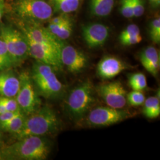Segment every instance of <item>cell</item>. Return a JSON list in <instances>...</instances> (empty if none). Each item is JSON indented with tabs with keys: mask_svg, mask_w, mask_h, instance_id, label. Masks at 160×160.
<instances>
[{
	"mask_svg": "<svg viewBox=\"0 0 160 160\" xmlns=\"http://www.w3.org/2000/svg\"><path fill=\"white\" fill-rule=\"evenodd\" d=\"M19 87V76L13 71H0V97H16Z\"/></svg>",
	"mask_w": 160,
	"mask_h": 160,
	"instance_id": "15",
	"label": "cell"
},
{
	"mask_svg": "<svg viewBox=\"0 0 160 160\" xmlns=\"http://www.w3.org/2000/svg\"><path fill=\"white\" fill-rule=\"evenodd\" d=\"M26 37L29 45V55L30 57L37 61L51 65L55 70H59L63 68L60 56L57 52L48 46L34 42L27 36Z\"/></svg>",
	"mask_w": 160,
	"mask_h": 160,
	"instance_id": "12",
	"label": "cell"
},
{
	"mask_svg": "<svg viewBox=\"0 0 160 160\" xmlns=\"http://www.w3.org/2000/svg\"><path fill=\"white\" fill-rule=\"evenodd\" d=\"M142 40V38L141 34L135 35L131 37H128L125 39L119 40L120 43L123 46H132L138 44L141 42Z\"/></svg>",
	"mask_w": 160,
	"mask_h": 160,
	"instance_id": "30",
	"label": "cell"
},
{
	"mask_svg": "<svg viewBox=\"0 0 160 160\" xmlns=\"http://www.w3.org/2000/svg\"><path fill=\"white\" fill-rule=\"evenodd\" d=\"M0 38L6 44L14 67L20 65L30 56L28 40L22 30L10 26H1Z\"/></svg>",
	"mask_w": 160,
	"mask_h": 160,
	"instance_id": "7",
	"label": "cell"
},
{
	"mask_svg": "<svg viewBox=\"0 0 160 160\" xmlns=\"http://www.w3.org/2000/svg\"><path fill=\"white\" fill-rule=\"evenodd\" d=\"M62 127L56 112L48 106H43L26 116L22 129L15 136L17 139L29 136L45 137L57 133Z\"/></svg>",
	"mask_w": 160,
	"mask_h": 160,
	"instance_id": "2",
	"label": "cell"
},
{
	"mask_svg": "<svg viewBox=\"0 0 160 160\" xmlns=\"http://www.w3.org/2000/svg\"><path fill=\"white\" fill-rule=\"evenodd\" d=\"M140 62L150 74L157 77L160 67V53L158 50L152 46L145 48L139 53Z\"/></svg>",
	"mask_w": 160,
	"mask_h": 160,
	"instance_id": "16",
	"label": "cell"
},
{
	"mask_svg": "<svg viewBox=\"0 0 160 160\" xmlns=\"http://www.w3.org/2000/svg\"><path fill=\"white\" fill-rule=\"evenodd\" d=\"M80 0H51L53 10L61 14L75 12L80 6Z\"/></svg>",
	"mask_w": 160,
	"mask_h": 160,
	"instance_id": "20",
	"label": "cell"
},
{
	"mask_svg": "<svg viewBox=\"0 0 160 160\" xmlns=\"http://www.w3.org/2000/svg\"><path fill=\"white\" fill-rule=\"evenodd\" d=\"M52 34L61 40H66L71 36L73 30V23L68 16L63 22L58 24H49L47 28Z\"/></svg>",
	"mask_w": 160,
	"mask_h": 160,
	"instance_id": "17",
	"label": "cell"
},
{
	"mask_svg": "<svg viewBox=\"0 0 160 160\" xmlns=\"http://www.w3.org/2000/svg\"><path fill=\"white\" fill-rule=\"evenodd\" d=\"M81 33L86 45L90 48L103 46L109 36V28L102 23H90L82 27Z\"/></svg>",
	"mask_w": 160,
	"mask_h": 160,
	"instance_id": "13",
	"label": "cell"
},
{
	"mask_svg": "<svg viewBox=\"0 0 160 160\" xmlns=\"http://www.w3.org/2000/svg\"><path fill=\"white\" fill-rule=\"evenodd\" d=\"M142 108V114L147 118L153 119L158 118L160 114V90L155 96L145 99Z\"/></svg>",
	"mask_w": 160,
	"mask_h": 160,
	"instance_id": "19",
	"label": "cell"
},
{
	"mask_svg": "<svg viewBox=\"0 0 160 160\" xmlns=\"http://www.w3.org/2000/svg\"><path fill=\"white\" fill-rule=\"evenodd\" d=\"M145 96L141 91L132 90L127 94L126 100L127 103L133 107H137L142 105L145 100Z\"/></svg>",
	"mask_w": 160,
	"mask_h": 160,
	"instance_id": "25",
	"label": "cell"
},
{
	"mask_svg": "<svg viewBox=\"0 0 160 160\" xmlns=\"http://www.w3.org/2000/svg\"><path fill=\"white\" fill-rule=\"evenodd\" d=\"M141 34L140 29L137 24H131L128 25L125 29L120 33L119 40L125 39L128 37Z\"/></svg>",
	"mask_w": 160,
	"mask_h": 160,
	"instance_id": "27",
	"label": "cell"
},
{
	"mask_svg": "<svg viewBox=\"0 0 160 160\" xmlns=\"http://www.w3.org/2000/svg\"><path fill=\"white\" fill-rule=\"evenodd\" d=\"M60 59L62 67L72 74L82 73L88 65V59L84 53L63 43L61 48Z\"/></svg>",
	"mask_w": 160,
	"mask_h": 160,
	"instance_id": "11",
	"label": "cell"
},
{
	"mask_svg": "<svg viewBox=\"0 0 160 160\" xmlns=\"http://www.w3.org/2000/svg\"><path fill=\"white\" fill-rule=\"evenodd\" d=\"M96 92L106 104L115 109H123L127 104V92L120 81H115L100 84Z\"/></svg>",
	"mask_w": 160,
	"mask_h": 160,
	"instance_id": "10",
	"label": "cell"
},
{
	"mask_svg": "<svg viewBox=\"0 0 160 160\" xmlns=\"http://www.w3.org/2000/svg\"><path fill=\"white\" fill-rule=\"evenodd\" d=\"M6 112H7V110H6L5 107L1 103H0V114L4 113Z\"/></svg>",
	"mask_w": 160,
	"mask_h": 160,
	"instance_id": "34",
	"label": "cell"
},
{
	"mask_svg": "<svg viewBox=\"0 0 160 160\" xmlns=\"http://www.w3.org/2000/svg\"><path fill=\"white\" fill-rule=\"evenodd\" d=\"M0 160H2V157H1V151H0Z\"/></svg>",
	"mask_w": 160,
	"mask_h": 160,
	"instance_id": "35",
	"label": "cell"
},
{
	"mask_svg": "<svg viewBox=\"0 0 160 160\" xmlns=\"http://www.w3.org/2000/svg\"><path fill=\"white\" fill-rule=\"evenodd\" d=\"M5 7H6V1L5 0H0V28L1 27V23H2V19L4 16V10H5Z\"/></svg>",
	"mask_w": 160,
	"mask_h": 160,
	"instance_id": "32",
	"label": "cell"
},
{
	"mask_svg": "<svg viewBox=\"0 0 160 160\" xmlns=\"http://www.w3.org/2000/svg\"><path fill=\"white\" fill-rule=\"evenodd\" d=\"M20 28L24 34L34 42L48 46L57 52L60 56L62 40L58 39L40 24L20 22Z\"/></svg>",
	"mask_w": 160,
	"mask_h": 160,
	"instance_id": "9",
	"label": "cell"
},
{
	"mask_svg": "<svg viewBox=\"0 0 160 160\" xmlns=\"http://www.w3.org/2000/svg\"><path fill=\"white\" fill-rule=\"evenodd\" d=\"M12 11L20 22L40 24L51 18L53 10L45 0H12Z\"/></svg>",
	"mask_w": 160,
	"mask_h": 160,
	"instance_id": "5",
	"label": "cell"
},
{
	"mask_svg": "<svg viewBox=\"0 0 160 160\" xmlns=\"http://www.w3.org/2000/svg\"><path fill=\"white\" fill-rule=\"evenodd\" d=\"M0 103L8 112L21 111L15 97H0Z\"/></svg>",
	"mask_w": 160,
	"mask_h": 160,
	"instance_id": "26",
	"label": "cell"
},
{
	"mask_svg": "<svg viewBox=\"0 0 160 160\" xmlns=\"http://www.w3.org/2000/svg\"><path fill=\"white\" fill-rule=\"evenodd\" d=\"M149 3L154 7H157L160 6V0H148Z\"/></svg>",
	"mask_w": 160,
	"mask_h": 160,
	"instance_id": "33",
	"label": "cell"
},
{
	"mask_svg": "<svg viewBox=\"0 0 160 160\" xmlns=\"http://www.w3.org/2000/svg\"><path fill=\"white\" fill-rule=\"evenodd\" d=\"M129 68H130V66L119 58L107 55L102 58L98 62L96 72L100 78L110 80Z\"/></svg>",
	"mask_w": 160,
	"mask_h": 160,
	"instance_id": "14",
	"label": "cell"
},
{
	"mask_svg": "<svg viewBox=\"0 0 160 160\" xmlns=\"http://www.w3.org/2000/svg\"><path fill=\"white\" fill-rule=\"evenodd\" d=\"M135 113L128 110L111 107H97L92 109L77 125L84 128H100L111 126L128 119Z\"/></svg>",
	"mask_w": 160,
	"mask_h": 160,
	"instance_id": "6",
	"label": "cell"
},
{
	"mask_svg": "<svg viewBox=\"0 0 160 160\" xmlns=\"http://www.w3.org/2000/svg\"><path fill=\"white\" fill-rule=\"evenodd\" d=\"M120 11L122 15L127 18L134 17L131 0H120Z\"/></svg>",
	"mask_w": 160,
	"mask_h": 160,
	"instance_id": "28",
	"label": "cell"
},
{
	"mask_svg": "<svg viewBox=\"0 0 160 160\" xmlns=\"http://www.w3.org/2000/svg\"><path fill=\"white\" fill-rule=\"evenodd\" d=\"M51 150V143L45 137L29 136L18 139L0 149L2 160H44Z\"/></svg>",
	"mask_w": 160,
	"mask_h": 160,
	"instance_id": "1",
	"label": "cell"
},
{
	"mask_svg": "<svg viewBox=\"0 0 160 160\" xmlns=\"http://www.w3.org/2000/svg\"><path fill=\"white\" fill-rule=\"evenodd\" d=\"M26 118V115L21 113L11 120L0 123V131L16 135L22 129Z\"/></svg>",
	"mask_w": 160,
	"mask_h": 160,
	"instance_id": "21",
	"label": "cell"
},
{
	"mask_svg": "<svg viewBox=\"0 0 160 160\" xmlns=\"http://www.w3.org/2000/svg\"><path fill=\"white\" fill-rule=\"evenodd\" d=\"M134 17L142 16L145 12V6L142 0H131Z\"/></svg>",
	"mask_w": 160,
	"mask_h": 160,
	"instance_id": "29",
	"label": "cell"
},
{
	"mask_svg": "<svg viewBox=\"0 0 160 160\" xmlns=\"http://www.w3.org/2000/svg\"><path fill=\"white\" fill-rule=\"evenodd\" d=\"M94 102V86L90 80H86L69 92L65 100V112L71 120L78 123L92 109Z\"/></svg>",
	"mask_w": 160,
	"mask_h": 160,
	"instance_id": "3",
	"label": "cell"
},
{
	"mask_svg": "<svg viewBox=\"0 0 160 160\" xmlns=\"http://www.w3.org/2000/svg\"><path fill=\"white\" fill-rule=\"evenodd\" d=\"M55 69L46 63L36 61L30 73L39 95L46 99H60L65 94V87L58 79Z\"/></svg>",
	"mask_w": 160,
	"mask_h": 160,
	"instance_id": "4",
	"label": "cell"
},
{
	"mask_svg": "<svg viewBox=\"0 0 160 160\" xmlns=\"http://www.w3.org/2000/svg\"><path fill=\"white\" fill-rule=\"evenodd\" d=\"M19 78L20 87L15 98L21 112L28 116L40 108L41 101L30 73L23 71L19 75Z\"/></svg>",
	"mask_w": 160,
	"mask_h": 160,
	"instance_id": "8",
	"label": "cell"
},
{
	"mask_svg": "<svg viewBox=\"0 0 160 160\" xmlns=\"http://www.w3.org/2000/svg\"><path fill=\"white\" fill-rule=\"evenodd\" d=\"M114 5V0H90V10L92 16L106 17L112 12Z\"/></svg>",
	"mask_w": 160,
	"mask_h": 160,
	"instance_id": "18",
	"label": "cell"
},
{
	"mask_svg": "<svg viewBox=\"0 0 160 160\" xmlns=\"http://www.w3.org/2000/svg\"><path fill=\"white\" fill-rule=\"evenodd\" d=\"M149 34L150 39L156 44L160 42V18L157 17L152 20L149 25Z\"/></svg>",
	"mask_w": 160,
	"mask_h": 160,
	"instance_id": "24",
	"label": "cell"
},
{
	"mask_svg": "<svg viewBox=\"0 0 160 160\" xmlns=\"http://www.w3.org/2000/svg\"><path fill=\"white\" fill-rule=\"evenodd\" d=\"M14 67L12 58L8 51L4 42L0 38V71Z\"/></svg>",
	"mask_w": 160,
	"mask_h": 160,
	"instance_id": "23",
	"label": "cell"
},
{
	"mask_svg": "<svg viewBox=\"0 0 160 160\" xmlns=\"http://www.w3.org/2000/svg\"><path fill=\"white\" fill-rule=\"evenodd\" d=\"M128 82L133 90L142 92L147 87V80L145 75L141 72L128 75Z\"/></svg>",
	"mask_w": 160,
	"mask_h": 160,
	"instance_id": "22",
	"label": "cell"
},
{
	"mask_svg": "<svg viewBox=\"0 0 160 160\" xmlns=\"http://www.w3.org/2000/svg\"><path fill=\"white\" fill-rule=\"evenodd\" d=\"M23 113L21 111L18 112H6L2 114H0V123H4L8 120L16 118L19 114Z\"/></svg>",
	"mask_w": 160,
	"mask_h": 160,
	"instance_id": "31",
	"label": "cell"
}]
</instances>
